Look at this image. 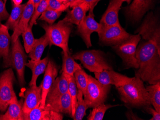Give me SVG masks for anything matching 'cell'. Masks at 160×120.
Masks as SVG:
<instances>
[{
	"label": "cell",
	"instance_id": "32",
	"mask_svg": "<svg viewBox=\"0 0 160 120\" xmlns=\"http://www.w3.org/2000/svg\"><path fill=\"white\" fill-rule=\"evenodd\" d=\"M88 108L86 105L83 94L81 90H78L77 94V105L75 110V114L72 119L74 120H82L86 115V111Z\"/></svg>",
	"mask_w": 160,
	"mask_h": 120
},
{
	"label": "cell",
	"instance_id": "40",
	"mask_svg": "<svg viewBox=\"0 0 160 120\" xmlns=\"http://www.w3.org/2000/svg\"><path fill=\"white\" fill-rule=\"evenodd\" d=\"M126 117L128 120H142L141 118L137 116L136 114H134L131 110H128L127 112Z\"/></svg>",
	"mask_w": 160,
	"mask_h": 120
},
{
	"label": "cell",
	"instance_id": "29",
	"mask_svg": "<svg viewBox=\"0 0 160 120\" xmlns=\"http://www.w3.org/2000/svg\"><path fill=\"white\" fill-rule=\"evenodd\" d=\"M63 74L65 77L67 79L68 82V89H69V94L71 96V102H72V113L71 117L72 118L75 114V110L77 105L78 89L76 86L74 76H71L64 73Z\"/></svg>",
	"mask_w": 160,
	"mask_h": 120
},
{
	"label": "cell",
	"instance_id": "2",
	"mask_svg": "<svg viewBox=\"0 0 160 120\" xmlns=\"http://www.w3.org/2000/svg\"><path fill=\"white\" fill-rule=\"evenodd\" d=\"M117 89L121 101L129 107L140 109L151 105L144 82L138 77L132 78L128 83Z\"/></svg>",
	"mask_w": 160,
	"mask_h": 120
},
{
	"label": "cell",
	"instance_id": "22",
	"mask_svg": "<svg viewBox=\"0 0 160 120\" xmlns=\"http://www.w3.org/2000/svg\"><path fill=\"white\" fill-rule=\"evenodd\" d=\"M23 101L18 100L17 95L14 96L4 114H0V120H24Z\"/></svg>",
	"mask_w": 160,
	"mask_h": 120
},
{
	"label": "cell",
	"instance_id": "26",
	"mask_svg": "<svg viewBox=\"0 0 160 120\" xmlns=\"http://www.w3.org/2000/svg\"><path fill=\"white\" fill-rule=\"evenodd\" d=\"M26 3L19 5H13L9 17L5 23V26L8 29L14 31L17 28L21 18Z\"/></svg>",
	"mask_w": 160,
	"mask_h": 120
},
{
	"label": "cell",
	"instance_id": "36",
	"mask_svg": "<svg viewBox=\"0 0 160 120\" xmlns=\"http://www.w3.org/2000/svg\"><path fill=\"white\" fill-rule=\"evenodd\" d=\"M69 7V6L68 5L60 2L58 0H49L47 9L63 12L67 10Z\"/></svg>",
	"mask_w": 160,
	"mask_h": 120
},
{
	"label": "cell",
	"instance_id": "30",
	"mask_svg": "<svg viewBox=\"0 0 160 120\" xmlns=\"http://www.w3.org/2000/svg\"><path fill=\"white\" fill-rule=\"evenodd\" d=\"M89 75L84 70L79 69L74 73V79L78 90H81L83 95L86 92L87 85L88 83Z\"/></svg>",
	"mask_w": 160,
	"mask_h": 120
},
{
	"label": "cell",
	"instance_id": "10",
	"mask_svg": "<svg viewBox=\"0 0 160 120\" xmlns=\"http://www.w3.org/2000/svg\"><path fill=\"white\" fill-rule=\"evenodd\" d=\"M99 41L106 45L113 46L124 41L131 34L127 32L121 25L103 26L98 34Z\"/></svg>",
	"mask_w": 160,
	"mask_h": 120
},
{
	"label": "cell",
	"instance_id": "8",
	"mask_svg": "<svg viewBox=\"0 0 160 120\" xmlns=\"http://www.w3.org/2000/svg\"><path fill=\"white\" fill-rule=\"evenodd\" d=\"M14 72L12 68L4 70L0 75V113L7 111L12 98L16 95L13 89L16 81Z\"/></svg>",
	"mask_w": 160,
	"mask_h": 120
},
{
	"label": "cell",
	"instance_id": "1",
	"mask_svg": "<svg viewBox=\"0 0 160 120\" xmlns=\"http://www.w3.org/2000/svg\"><path fill=\"white\" fill-rule=\"evenodd\" d=\"M136 57L139 68L135 76L150 85L160 82V53L153 42L140 41L137 47Z\"/></svg>",
	"mask_w": 160,
	"mask_h": 120
},
{
	"label": "cell",
	"instance_id": "17",
	"mask_svg": "<svg viewBox=\"0 0 160 120\" xmlns=\"http://www.w3.org/2000/svg\"><path fill=\"white\" fill-rule=\"evenodd\" d=\"M11 37L8 29L5 25L0 23V58L3 59V67H11L10 60V46Z\"/></svg>",
	"mask_w": 160,
	"mask_h": 120
},
{
	"label": "cell",
	"instance_id": "41",
	"mask_svg": "<svg viewBox=\"0 0 160 120\" xmlns=\"http://www.w3.org/2000/svg\"><path fill=\"white\" fill-rule=\"evenodd\" d=\"M79 0H67L66 2H64V4H67L69 6V7L72 8L74 4L78 1Z\"/></svg>",
	"mask_w": 160,
	"mask_h": 120
},
{
	"label": "cell",
	"instance_id": "24",
	"mask_svg": "<svg viewBox=\"0 0 160 120\" xmlns=\"http://www.w3.org/2000/svg\"><path fill=\"white\" fill-rule=\"evenodd\" d=\"M67 13L63 20L71 24L78 26L86 16V13L90 10V7L83 3L78 4Z\"/></svg>",
	"mask_w": 160,
	"mask_h": 120
},
{
	"label": "cell",
	"instance_id": "35",
	"mask_svg": "<svg viewBox=\"0 0 160 120\" xmlns=\"http://www.w3.org/2000/svg\"><path fill=\"white\" fill-rule=\"evenodd\" d=\"M62 12L47 9L41 14V16L38 18V20L44 21L48 25H53L56 20L60 17Z\"/></svg>",
	"mask_w": 160,
	"mask_h": 120
},
{
	"label": "cell",
	"instance_id": "34",
	"mask_svg": "<svg viewBox=\"0 0 160 120\" xmlns=\"http://www.w3.org/2000/svg\"><path fill=\"white\" fill-rule=\"evenodd\" d=\"M49 0H41L38 5L35 8L34 13L31 17L29 25L33 27L34 25L37 24V20L41 14L47 10L48 7Z\"/></svg>",
	"mask_w": 160,
	"mask_h": 120
},
{
	"label": "cell",
	"instance_id": "12",
	"mask_svg": "<svg viewBox=\"0 0 160 120\" xmlns=\"http://www.w3.org/2000/svg\"><path fill=\"white\" fill-rule=\"evenodd\" d=\"M59 66L52 60L49 59L48 64L45 71L44 76L42 84L41 102L39 107L44 108L45 105L46 99L48 93L53 83L57 77L59 70Z\"/></svg>",
	"mask_w": 160,
	"mask_h": 120
},
{
	"label": "cell",
	"instance_id": "45",
	"mask_svg": "<svg viewBox=\"0 0 160 120\" xmlns=\"http://www.w3.org/2000/svg\"><path fill=\"white\" fill-rule=\"evenodd\" d=\"M100 1H101V0H95V2H94V6H96L97 3H98Z\"/></svg>",
	"mask_w": 160,
	"mask_h": 120
},
{
	"label": "cell",
	"instance_id": "21",
	"mask_svg": "<svg viewBox=\"0 0 160 120\" xmlns=\"http://www.w3.org/2000/svg\"><path fill=\"white\" fill-rule=\"evenodd\" d=\"M44 109L52 110L62 114L72 115V102L69 90L56 100L45 105Z\"/></svg>",
	"mask_w": 160,
	"mask_h": 120
},
{
	"label": "cell",
	"instance_id": "31",
	"mask_svg": "<svg viewBox=\"0 0 160 120\" xmlns=\"http://www.w3.org/2000/svg\"><path fill=\"white\" fill-rule=\"evenodd\" d=\"M119 105L105 104L102 103L97 107L92 108L89 115L87 117L88 120H102L105 116L106 112L108 109L113 107H116Z\"/></svg>",
	"mask_w": 160,
	"mask_h": 120
},
{
	"label": "cell",
	"instance_id": "42",
	"mask_svg": "<svg viewBox=\"0 0 160 120\" xmlns=\"http://www.w3.org/2000/svg\"><path fill=\"white\" fill-rule=\"evenodd\" d=\"M14 5H19L22 2V0H12Z\"/></svg>",
	"mask_w": 160,
	"mask_h": 120
},
{
	"label": "cell",
	"instance_id": "5",
	"mask_svg": "<svg viewBox=\"0 0 160 120\" xmlns=\"http://www.w3.org/2000/svg\"><path fill=\"white\" fill-rule=\"evenodd\" d=\"M141 40V36L139 34L130 35L126 40L112 47L116 53L121 58L127 69L134 68L137 70L139 68L136 52Z\"/></svg>",
	"mask_w": 160,
	"mask_h": 120
},
{
	"label": "cell",
	"instance_id": "13",
	"mask_svg": "<svg viewBox=\"0 0 160 120\" xmlns=\"http://www.w3.org/2000/svg\"><path fill=\"white\" fill-rule=\"evenodd\" d=\"M154 0H134L125 9L127 17L133 22H139L151 8Z\"/></svg>",
	"mask_w": 160,
	"mask_h": 120
},
{
	"label": "cell",
	"instance_id": "28",
	"mask_svg": "<svg viewBox=\"0 0 160 120\" xmlns=\"http://www.w3.org/2000/svg\"><path fill=\"white\" fill-rule=\"evenodd\" d=\"M151 105L160 113V82L152 84L146 87Z\"/></svg>",
	"mask_w": 160,
	"mask_h": 120
},
{
	"label": "cell",
	"instance_id": "47",
	"mask_svg": "<svg viewBox=\"0 0 160 120\" xmlns=\"http://www.w3.org/2000/svg\"><path fill=\"white\" fill-rule=\"evenodd\" d=\"M4 1V3H6V1H7V0H3Z\"/></svg>",
	"mask_w": 160,
	"mask_h": 120
},
{
	"label": "cell",
	"instance_id": "4",
	"mask_svg": "<svg viewBox=\"0 0 160 120\" xmlns=\"http://www.w3.org/2000/svg\"><path fill=\"white\" fill-rule=\"evenodd\" d=\"M74 60H80L83 67L90 72H100L104 70H113L101 51L84 50L72 55Z\"/></svg>",
	"mask_w": 160,
	"mask_h": 120
},
{
	"label": "cell",
	"instance_id": "43",
	"mask_svg": "<svg viewBox=\"0 0 160 120\" xmlns=\"http://www.w3.org/2000/svg\"><path fill=\"white\" fill-rule=\"evenodd\" d=\"M32 1H33V2H34V6H35V8L38 5L41 0H32Z\"/></svg>",
	"mask_w": 160,
	"mask_h": 120
},
{
	"label": "cell",
	"instance_id": "9",
	"mask_svg": "<svg viewBox=\"0 0 160 120\" xmlns=\"http://www.w3.org/2000/svg\"><path fill=\"white\" fill-rule=\"evenodd\" d=\"M12 47L10 51L11 67L16 70L19 84L21 87L26 84L25 70L27 63V55L25 49L21 43L19 38L12 42Z\"/></svg>",
	"mask_w": 160,
	"mask_h": 120
},
{
	"label": "cell",
	"instance_id": "38",
	"mask_svg": "<svg viewBox=\"0 0 160 120\" xmlns=\"http://www.w3.org/2000/svg\"><path fill=\"white\" fill-rule=\"evenodd\" d=\"M147 113L152 115V118L150 120H160V113L156 111L151 105L144 108Z\"/></svg>",
	"mask_w": 160,
	"mask_h": 120
},
{
	"label": "cell",
	"instance_id": "27",
	"mask_svg": "<svg viewBox=\"0 0 160 120\" xmlns=\"http://www.w3.org/2000/svg\"><path fill=\"white\" fill-rule=\"evenodd\" d=\"M62 72L71 76H74L75 71L82 69L81 66L75 61L74 59L71 55V53H65L62 51Z\"/></svg>",
	"mask_w": 160,
	"mask_h": 120
},
{
	"label": "cell",
	"instance_id": "39",
	"mask_svg": "<svg viewBox=\"0 0 160 120\" xmlns=\"http://www.w3.org/2000/svg\"><path fill=\"white\" fill-rule=\"evenodd\" d=\"M94 2L95 0H79L75 4L74 6L78 5V4H81V3H83V4H86L90 7V10H93L94 7Z\"/></svg>",
	"mask_w": 160,
	"mask_h": 120
},
{
	"label": "cell",
	"instance_id": "25",
	"mask_svg": "<svg viewBox=\"0 0 160 120\" xmlns=\"http://www.w3.org/2000/svg\"><path fill=\"white\" fill-rule=\"evenodd\" d=\"M49 45V39L46 34L38 39H35L34 46L28 53L29 57L33 60L38 61L41 60L43 52Z\"/></svg>",
	"mask_w": 160,
	"mask_h": 120
},
{
	"label": "cell",
	"instance_id": "44",
	"mask_svg": "<svg viewBox=\"0 0 160 120\" xmlns=\"http://www.w3.org/2000/svg\"><path fill=\"white\" fill-rule=\"evenodd\" d=\"M132 0H122V1L123 2H127L128 4H129V3H130V2H131Z\"/></svg>",
	"mask_w": 160,
	"mask_h": 120
},
{
	"label": "cell",
	"instance_id": "20",
	"mask_svg": "<svg viewBox=\"0 0 160 120\" xmlns=\"http://www.w3.org/2000/svg\"><path fill=\"white\" fill-rule=\"evenodd\" d=\"M35 10V6L32 0H28L26 3L23 14L16 29L11 36V42L16 41L28 27Z\"/></svg>",
	"mask_w": 160,
	"mask_h": 120
},
{
	"label": "cell",
	"instance_id": "16",
	"mask_svg": "<svg viewBox=\"0 0 160 120\" xmlns=\"http://www.w3.org/2000/svg\"><path fill=\"white\" fill-rule=\"evenodd\" d=\"M122 3V0H110L100 23L103 26L120 25L118 13Z\"/></svg>",
	"mask_w": 160,
	"mask_h": 120
},
{
	"label": "cell",
	"instance_id": "14",
	"mask_svg": "<svg viewBox=\"0 0 160 120\" xmlns=\"http://www.w3.org/2000/svg\"><path fill=\"white\" fill-rule=\"evenodd\" d=\"M94 76L101 84L105 85H113L116 88L128 83L132 78L118 73L113 70H104L100 72H94Z\"/></svg>",
	"mask_w": 160,
	"mask_h": 120
},
{
	"label": "cell",
	"instance_id": "23",
	"mask_svg": "<svg viewBox=\"0 0 160 120\" xmlns=\"http://www.w3.org/2000/svg\"><path fill=\"white\" fill-rule=\"evenodd\" d=\"M49 60L48 56H46L43 60L38 61L31 60L26 63V67L29 68L32 72V78L29 83V86L37 85L38 78L45 71Z\"/></svg>",
	"mask_w": 160,
	"mask_h": 120
},
{
	"label": "cell",
	"instance_id": "37",
	"mask_svg": "<svg viewBox=\"0 0 160 120\" xmlns=\"http://www.w3.org/2000/svg\"><path fill=\"white\" fill-rule=\"evenodd\" d=\"M9 13L6 10L5 3L2 0H0V22L8 19Z\"/></svg>",
	"mask_w": 160,
	"mask_h": 120
},
{
	"label": "cell",
	"instance_id": "6",
	"mask_svg": "<svg viewBox=\"0 0 160 120\" xmlns=\"http://www.w3.org/2000/svg\"><path fill=\"white\" fill-rule=\"evenodd\" d=\"M111 85H103L98 79L89 75L86 92L83 95L87 107L93 108L105 103Z\"/></svg>",
	"mask_w": 160,
	"mask_h": 120
},
{
	"label": "cell",
	"instance_id": "18",
	"mask_svg": "<svg viewBox=\"0 0 160 120\" xmlns=\"http://www.w3.org/2000/svg\"><path fill=\"white\" fill-rule=\"evenodd\" d=\"M69 90L68 82L63 73L59 77H57L50 87L46 99L45 105L50 103L61 97Z\"/></svg>",
	"mask_w": 160,
	"mask_h": 120
},
{
	"label": "cell",
	"instance_id": "7",
	"mask_svg": "<svg viewBox=\"0 0 160 120\" xmlns=\"http://www.w3.org/2000/svg\"><path fill=\"white\" fill-rule=\"evenodd\" d=\"M135 33L139 34L143 40L153 42L160 53V23L157 16L153 12L147 14L142 25Z\"/></svg>",
	"mask_w": 160,
	"mask_h": 120
},
{
	"label": "cell",
	"instance_id": "33",
	"mask_svg": "<svg viewBox=\"0 0 160 120\" xmlns=\"http://www.w3.org/2000/svg\"><path fill=\"white\" fill-rule=\"evenodd\" d=\"M32 28L28 25L27 29L21 34L24 41V49L28 54L30 52L35 43V39L33 36Z\"/></svg>",
	"mask_w": 160,
	"mask_h": 120
},
{
	"label": "cell",
	"instance_id": "15",
	"mask_svg": "<svg viewBox=\"0 0 160 120\" xmlns=\"http://www.w3.org/2000/svg\"><path fill=\"white\" fill-rule=\"evenodd\" d=\"M25 92L23 110L24 113H27L32 111L36 107L40 105L41 102L42 84L39 86H29Z\"/></svg>",
	"mask_w": 160,
	"mask_h": 120
},
{
	"label": "cell",
	"instance_id": "19",
	"mask_svg": "<svg viewBox=\"0 0 160 120\" xmlns=\"http://www.w3.org/2000/svg\"><path fill=\"white\" fill-rule=\"evenodd\" d=\"M24 120H62L63 114L52 110L37 106L27 113H24Z\"/></svg>",
	"mask_w": 160,
	"mask_h": 120
},
{
	"label": "cell",
	"instance_id": "11",
	"mask_svg": "<svg viewBox=\"0 0 160 120\" xmlns=\"http://www.w3.org/2000/svg\"><path fill=\"white\" fill-rule=\"evenodd\" d=\"M93 11L90 10L88 16H85L77 26V33L82 38L88 48L92 46L91 40V34L93 32L98 34L103 27V25L94 19Z\"/></svg>",
	"mask_w": 160,
	"mask_h": 120
},
{
	"label": "cell",
	"instance_id": "46",
	"mask_svg": "<svg viewBox=\"0 0 160 120\" xmlns=\"http://www.w3.org/2000/svg\"><path fill=\"white\" fill-rule=\"evenodd\" d=\"M59 1H60V2H63V3H64V2H66L67 1V0H58Z\"/></svg>",
	"mask_w": 160,
	"mask_h": 120
},
{
	"label": "cell",
	"instance_id": "3",
	"mask_svg": "<svg viewBox=\"0 0 160 120\" xmlns=\"http://www.w3.org/2000/svg\"><path fill=\"white\" fill-rule=\"evenodd\" d=\"M49 41V45L62 48L65 53H70L69 40L73 28V25L63 20L53 25L43 23L41 25Z\"/></svg>",
	"mask_w": 160,
	"mask_h": 120
}]
</instances>
